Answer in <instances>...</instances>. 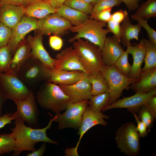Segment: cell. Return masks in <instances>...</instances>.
Returning a JSON list of instances; mask_svg holds the SVG:
<instances>
[{"label":"cell","instance_id":"f35d334b","mask_svg":"<svg viewBox=\"0 0 156 156\" xmlns=\"http://www.w3.org/2000/svg\"><path fill=\"white\" fill-rule=\"evenodd\" d=\"M11 34L12 29L0 22V47L8 44Z\"/></svg>","mask_w":156,"mask_h":156},{"label":"cell","instance_id":"c3c4849f","mask_svg":"<svg viewBox=\"0 0 156 156\" xmlns=\"http://www.w3.org/2000/svg\"><path fill=\"white\" fill-rule=\"evenodd\" d=\"M5 5L24 6V0H0V6Z\"/></svg>","mask_w":156,"mask_h":156},{"label":"cell","instance_id":"bcb514c9","mask_svg":"<svg viewBox=\"0 0 156 156\" xmlns=\"http://www.w3.org/2000/svg\"><path fill=\"white\" fill-rule=\"evenodd\" d=\"M124 3L128 10L130 11L136 10L139 6L141 0H119Z\"/></svg>","mask_w":156,"mask_h":156},{"label":"cell","instance_id":"e0dca14e","mask_svg":"<svg viewBox=\"0 0 156 156\" xmlns=\"http://www.w3.org/2000/svg\"><path fill=\"white\" fill-rule=\"evenodd\" d=\"M42 35L39 34L34 36H29L27 40L31 48L32 57L40 61L47 68L53 70L55 58L51 57L44 48Z\"/></svg>","mask_w":156,"mask_h":156},{"label":"cell","instance_id":"681fc988","mask_svg":"<svg viewBox=\"0 0 156 156\" xmlns=\"http://www.w3.org/2000/svg\"><path fill=\"white\" fill-rule=\"evenodd\" d=\"M67 0H49L48 2L54 8L56 9L64 4Z\"/></svg>","mask_w":156,"mask_h":156},{"label":"cell","instance_id":"ba28073f","mask_svg":"<svg viewBox=\"0 0 156 156\" xmlns=\"http://www.w3.org/2000/svg\"><path fill=\"white\" fill-rule=\"evenodd\" d=\"M0 88L7 100L14 102L26 99L33 92L14 73H0Z\"/></svg>","mask_w":156,"mask_h":156},{"label":"cell","instance_id":"cb8c5ba5","mask_svg":"<svg viewBox=\"0 0 156 156\" xmlns=\"http://www.w3.org/2000/svg\"><path fill=\"white\" fill-rule=\"evenodd\" d=\"M32 56L31 48L27 41H23L18 45L12 57L8 73L16 74L21 66Z\"/></svg>","mask_w":156,"mask_h":156},{"label":"cell","instance_id":"f546056e","mask_svg":"<svg viewBox=\"0 0 156 156\" xmlns=\"http://www.w3.org/2000/svg\"><path fill=\"white\" fill-rule=\"evenodd\" d=\"M109 99L108 92L92 96L88 101V106L95 112H101L105 106L109 104Z\"/></svg>","mask_w":156,"mask_h":156},{"label":"cell","instance_id":"ee69618b","mask_svg":"<svg viewBox=\"0 0 156 156\" xmlns=\"http://www.w3.org/2000/svg\"><path fill=\"white\" fill-rule=\"evenodd\" d=\"M153 116L156 118V95L150 97L144 105Z\"/></svg>","mask_w":156,"mask_h":156},{"label":"cell","instance_id":"ac0fdd59","mask_svg":"<svg viewBox=\"0 0 156 156\" xmlns=\"http://www.w3.org/2000/svg\"><path fill=\"white\" fill-rule=\"evenodd\" d=\"M120 43L114 35L106 37L101 49L102 58L105 66L114 65L125 51Z\"/></svg>","mask_w":156,"mask_h":156},{"label":"cell","instance_id":"7c38bea8","mask_svg":"<svg viewBox=\"0 0 156 156\" xmlns=\"http://www.w3.org/2000/svg\"><path fill=\"white\" fill-rule=\"evenodd\" d=\"M72 26L68 21L56 12L38 19L36 30L42 35L59 36L69 30Z\"/></svg>","mask_w":156,"mask_h":156},{"label":"cell","instance_id":"ab89813d","mask_svg":"<svg viewBox=\"0 0 156 156\" xmlns=\"http://www.w3.org/2000/svg\"><path fill=\"white\" fill-rule=\"evenodd\" d=\"M106 26L109 32L113 33V35L120 42V24L110 19L107 23Z\"/></svg>","mask_w":156,"mask_h":156},{"label":"cell","instance_id":"11a10c76","mask_svg":"<svg viewBox=\"0 0 156 156\" xmlns=\"http://www.w3.org/2000/svg\"></svg>","mask_w":156,"mask_h":156},{"label":"cell","instance_id":"30bf717a","mask_svg":"<svg viewBox=\"0 0 156 156\" xmlns=\"http://www.w3.org/2000/svg\"><path fill=\"white\" fill-rule=\"evenodd\" d=\"M14 102L17 107L16 111L13 113L15 120L25 122L31 127L39 128V111L34 93L32 92L24 100Z\"/></svg>","mask_w":156,"mask_h":156},{"label":"cell","instance_id":"5bb4252c","mask_svg":"<svg viewBox=\"0 0 156 156\" xmlns=\"http://www.w3.org/2000/svg\"><path fill=\"white\" fill-rule=\"evenodd\" d=\"M38 20L23 16L19 22L12 29L11 37L7 44L10 49L11 55L14 54L25 36L31 31L37 29Z\"/></svg>","mask_w":156,"mask_h":156},{"label":"cell","instance_id":"74e56055","mask_svg":"<svg viewBox=\"0 0 156 156\" xmlns=\"http://www.w3.org/2000/svg\"><path fill=\"white\" fill-rule=\"evenodd\" d=\"M112 8L102 10L90 15V18L107 23L111 19Z\"/></svg>","mask_w":156,"mask_h":156},{"label":"cell","instance_id":"4dcf8cb0","mask_svg":"<svg viewBox=\"0 0 156 156\" xmlns=\"http://www.w3.org/2000/svg\"><path fill=\"white\" fill-rule=\"evenodd\" d=\"M15 141L12 133L0 134V156L13 152Z\"/></svg>","mask_w":156,"mask_h":156},{"label":"cell","instance_id":"ffe728a7","mask_svg":"<svg viewBox=\"0 0 156 156\" xmlns=\"http://www.w3.org/2000/svg\"><path fill=\"white\" fill-rule=\"evenodd\" d=\"M88 75L79 70L66 71L51 70L47 81L58 85H68L74 84Z\"/></svg>","mask_w":156,"mask_h":156},{"label":"cell","instance_id":"8992f818","mask_svg":"<svg viewBox=\"0 0 156 156\" xmlns=\"http://www.w3.org/2000/svg\"><path fill=\"white\" fill-rule=\"evenodd\" d=\"M107 84L109 96V104L115 102L135 79L119 71L114 66H106L101 72Z\"/></svg>","mask_w":156,"mask_h":156},{"label":"cell","instance_id":"9a60e30c","mask_svg":"<svg viewBox=\"0 0 156 156\" xmlns=\"http://www.w3.org/2000/svg\"><path fill=\"white\" fill-rule=\"evenodd\" d=\"M54 68L59 70H79L86 73L77 52L72 47L66 48L56 55Z\"/></svg>","mask_w":156,"mask_h":156},{"label":"cell","instance_id":"8d00e7d4","mask_svg":"<svg viewBox=\"0 0 156 156\" xmlns=\"http://www.w3.org/2000/svg\"><path fill=\"white\" fill-rule=\"evenodd\" d=\"M121 3L119 0H99L94 5L92 13H96L105 9L112 8L114 6L120 5Z\"/></svg>","mask_w":156,"mask_h":156},{"label":"cell","instance_id":"603a6c76","mask_svg":"<svg viewBox=\"0 0 156 156\" xmlns=\"http://www.w3.org/2000/svg\"><path fill=\"white\" fill-rule=\"evenodd\" d=\"M24 7L25 16L38 19L56 12L49 2L41 0H31Z\"/></svg>","mask_w":156,"mask_h":156},{"label":"cell","instance_id":"e575fe53","mask_svg":"<svg viewBox=\"0 0 156 156\" xmlns=\"http://www.w3.org/2000/svg\"><path fill=\"white\" fill-rule=\"evenodd\" d=\"M131 17L132 20L137 21L146 30L148 40L156 44V31L151 27L148 23V20L138 17L134 14Z\"/></svg>","mask_w":156,"mask_h":156},{"label":"cell","instance_id":"7bdbcfd3","mask_svg":"<svg viewBox=\"0 0 156 156\" xmlns=\"http://www.w3.org/2000/svg\"><path fill=\"white\" fill-rule=\"evenodd\" d=\"M128 16V13L126 10L120 9L112 14L111 19L120 24Z\"/></svg>","mask_w":156,"mask_h":156},{"label":"cell","instance_id":"60d3db41","mask_svg":"<svg viewBox=\"0 0 156 156\" xmlns=\"http://www.w3.org/2000/svg\"><path fill=\"white\" fill-rule=\"evenodd\" d=\"M49 43L50 46L53 50L58 51L62 48L63 41L59 36L53 35L49 37Z\"/></svg>","mask_w":156,"mask_h":156},{"label":"cell","instance_id":"816d5d0a","mask_svg":"<svg viewBox=\"0 0 156 156\" xmlns=\"http://www.w3.org/2000/svg\"><path fill=\"white\" fill-rule=\"evenodd\" d=\"M86 2L92 4V5H95L99 1V0H83Z\"/></svg>","mask_w":156,"mask_h":156},{"label":"cell","instance_id":"44dd1931","mask_svg":"<svg viewBox=\"0 0 156 156\" xmlns=\"http://www.w3.org/2000/svg\"><path fill=\"white\" fill-rule=\"evenodd\" d=\"M24 15V7L12 5L0 6V22L12 29L21 21Z\"/></svg>","mask_w":156,"mask_h":156},{"label":"cell","instance_id":"836d02e7","mask_svg":"<svg viewBox=\"0 0 156 156\" xmlns=\"http://www.w3.org/2000/svg\"><path fill=\"white\" fill-rule=\"evenodd\" d=\"M129 54L127 50H125L118 59L114 65L119 71L128 76L131 68V65L128 60Z\"/></svg>","mask_w":156,"mask_h":156},{"label":"cell","instance_id":"9c48e42d","mask_svg":"<svg viewBox=\"0 0 156 156\" xmlns=\"http://www.w3.org/2000/svg\"><path fill=\"white\" fill-rule=\"evenodd\" d=\"M89 100L76 103L69 102L62 114H56L53 116L54 122L58 123L59 129L71 128L78 129L81 125L82 116L87 107Z\"/></svg>","mask_w":156,"mask_h":156},{"label":"cell","instance_id":"83f0119b","mask_svg":"<svg viewBox=\"0 0 156 156\" xmlns=\"http://www.w3.org/2000/svg\"><path fill=\"white\" fill-rule=\"evenodd\" d=\"M89 81L92 86V96L108 92L107 84L101 73L93 75H88Z\"/></svg>","mask_w":156,"mask_h":156},{"label":"cell","instance_id":"4316f807","mask_svg":"<svg viewBox=\"0 0 156 156\" xmlns=\"http://www.w3.org/2000/svg\"><path fill=\"white\" fill-rule=\"evenodd\" d=\"M145 53L144 67L142 71H144L156 68V44L144 38Z\"/></svg>","mask_w":156,"mask_h":156},{"label":"cell","instance_id":"6da1fadb","mask_svg":"<svg viewBox=\"0 0 156 156\" xmlns=\"http://www.w3.org/2000/svg\"><path fill=\"white\" fill-rule=\"evenodd\" d=\"M51 118L47 125L42 128H34L25 125V122L16 119L15 126L11 130L15 141V146L12 156H18L23 151H32L36 149L35 145L40 142L57 145L58 142L49 138L47 131L51 127L54 118L49 114Z\"/></svg>","mask_w":156,"mask_h":156},{"label":"cell","instance_id":"2e32d148","mask_svg":"<svg viewBox=\"0 0 156 156\" xmlns=\"http://www.w3.org/2000/svg\"><path fill=\"white\" fill-rule=\"evenodd\" d=\"M59 85L69 97L70 102L76 103L84 100H89L92 96V86L88 75L74 84Z\"/></svg>","mask_w":156,"mask_h":156},{"label":"cell","instance_id":"1f68e13d","mask_svg":"<svg viewBox=\"0 0 156 156\" xmlns=\"http://www.w3.org/2000/svg\"><path fill=\"white\" fill-rule=\"evenodd\" d=\"M12 56L9 46L0 47V73H8Z\"/></svg>","mask_w":156,"mask_h":156},{"label":"cell","instance_id":"d6986e66","mask_svg":"<svg viewBox=\"0 0 156 156\" xmlns=\"http://www.w3.org/2000/svg\"><path fill=\"white\" fill-rule=\"evenodd\" d=\"M126 50L129 54H131L133 58L131 70L128 77L135 79L139 76L142 71V66L145 53V48L144 38H142L139 43L134 46L131 45L127 47Z\"/></svg>","mask_w":156,"mask_h":156},{"label":"cell","instance_id":"f5cc1de1","mask_svg":"<svg viewBox=\"0 0 156 156\" xmlns=\"http://www.w3.org/2000/svg\"><path fill=\"white\" fill-rule=\"evenodd\" d=\"M31 0H24V5H26L29 2H30Z\"/></svg>","mask_w":156,"mask_h":156},{"label":"cell","instance_id":"d6a6232c","mask_svg":"<svg viewBox=\"0 0 156 156\" xmlns=\"http://www.w3.org/2000/svg\"><path fill=\"white\" fill-rule=\"evenodd\" d=\"M64 4L88 15L93 12V5L83 0H67Z\"/></svg>","mask_w":156,"mask_h":156},{"label":"cell","instance_id":"7dc6e473","mask_svg":"<svg viewBox=\"0 0 156 156\" xmlns=\"http://www.w3.org/2000/svg\"><path fill=\"white\" fill-rule=\"evenodd\" d=\"M47 149L46 144L43 142L38 149L31 151L28 153L27 156H42L43 155Z\"/></svg>","mask_w":156,"mask_h":156},{"label":"cell","instance_id":"7a4b0ae2","mask_svg":"<svg viewBox=\"0 0 156 156\" xmlns=\"http://www.w3.org/2000/svg\"><path fill=\"white\" fill-rule=\"evenodd\" d=\"M73 43V47L77 52L86 73L93 75L101 73L105 65L100 48L83 39H77Z\"/></svg>","mask_w":156,"mask_h":156},{"label":"cell","instance_id":"7402d4cb","mask_svg":"<svg viewBox=\"0 0 156 156\" xmlns=\"http://www.w3.org/2000/svg\"><path fill=\"white\" fill-rule=\"evenodd\" d=\"M129 87L135 93H147L156 90V68L142 71Z\"/></svg>","mask_w":156,"mask_h":156},{"label":"cell","instance_id":"277c9868","mask_svg":"<svg viewBox=\"0 0 156 156\" xmlns=\"http://www.w3.org/2000/svg\"><path fill=\"white\" fill-rule=\"evenodd\" d=\"M106 24L89 18L81 24L70 28L69 30L75 34L68 41L73 43L83 39L98 46L101 50L107 36L110 33L107 28H104Z\"/></svg>","mask_w":156,"mask_h":156},{"label":"cell","instance_id":"f1b7e54d","mask_svg":"<svg viewBox=\"0 0 156 156\" xmlns=\"http://www.w3.org/2000/svg\"><path fill=\"white\" fill-rule=\"evenodd\" d=\"M134 15L148 20L156 17V0H147L142 3Z\"/></svg>","mask_w":156,"mask_h":156},{"label":"cell","instance_id":"db71d44e","mask_svg":"<svg viewBox=\"0 0 156 156\" xmlns=\"http://www.w3.org/2000/svg\"><path fill=\"white\" fill-rule=\"evenodd\" d=\"M41 0L48 2L49 0Z\"/></svg>","mask_w":156,"mask_h":156},{"label":"cell","instance_id":"484cf974","mask_svg":"<svg viewBox=\"0 0 156 156\" xmlns=\"http://www.w3.org/2000/svg\"><path fill=\"white\" fill-rule=\"evenodd\" d=\"M56 12L68 21L72 26L79 25L90 18L88 15L64 4L56 9Z\"/></svg>","mask_w":156,"mask_h":156},{"label":"cell","instance_id":"d4e9b609","mask_svg":"<svg viewBox=\"0 0 156 156\" xmlns=\"http://www.w3.org/2000/svg\"><path fill=\"white\" fill-rule=\"evenodd\" d=\"M120 42L126 47L131 45V41H138L142 27L138 23L132 24L128 16L120 24Z\"/></svg>","mask_w":156,"mask_h":156},{"label":"cell","instance_id":"3957f363","mask_svg":"<svg viewBox=\"0 0 156 156\" xmlns=\"http://www.w3.org/2000/svg\"><path fill=\"white\" fill-rule=\"evenodd\" d=\"M39 105L42 108L60 113L65 110L70 99L58 85L47 82L35 95Z\"/></svg>","mask_w":156,"mask_h":156},{"label":"cell","instance_id":"4fadbf2b","mask_svg":"<svg viewBox=\"0 0 156 156\" xmlns=\"http://www.w3.org/2000/svg\"><path fill=\"white\" fill-rule=\"evenodd\" d=\"M156 94V90L147 93L136 92L132 96L117 100L114 103L107 105L102 111L116 108H125L134 114L138 112L140 108L144 105L150 97Z\"/></svg>","mask_w":156,"mask_h":156},{"label":"cell","instance_id":"d590c367","mask_svg":"<svg viewBox=\"0 0 156 156\" xmlns=\"http://www.w3.org/2000/svg\"><path fill=\"white\" fill-rule=\"evenodd\" d=\"M138 112L139 119L146 125L148 128L151 127L155 118L146 107L144 105L142 106Z\"/></svg>","mask_w":156,"mask_h":156},{"label":"cell","instance_id":"b9f144b4","mask_svg":"<svg viewBox=\"0 0 156 156\" xmlns=\"http://www.w3.org/2000/svg\"><path fill=\"white\" fill-rule=\"evenodd\" d=\"M133 115L137 123L136 127L138 134L140 137L144 138L148 134V128L146 125L139 119L137 115L135 114Z\"/></svg>","mask_w":156,"mask_h":156},{"label":"cell","instance_id":"f907efd6","mask_svg":"<svg viewBox=\"0 0 156 156\" xmlns=\"http://www.w3.org/2000/svg\"><path fill=\"white\" fill-rule=\"evenodd\" d=\"M6 100L7 99L0 88V117L2 115V107L4 103Z\"/></svg>","mask_w":156,"mask_h":156},{"label":"cell","instance_id":"f6af8a7d","mask_svg":"<svg viewBox=\"0 0 156 156\" xmlns=\"http://www.w3.org/2000/svg\"><path fill=\"white\" fill-rule=\"evenodd\" d=\"M15 118L13 113H7L0 117V129L8 124L12 123Z\"/></svg>","mask_w":156,"mask_h":156},{"label":"cell","instance_id":"52a82bcc","mask_svg":"<svg viewBox=\"0 0 156 156\" xmlns=\"http://www.w3.org/2000/svg\"><path fill=\"white\" fill-rule=\"evenodd\" d=\"M51 70L31 56L21 66L16 74L28 87H34L43 80L47 81Z\"/></svg>","mask_w":156,"mask_h":156},{"label":"cell","instance_id":"8fae6325","mask_svg":"<svg viewBox=\"0 0 156 156\" xmlns=\"http://www.w3.org/2000/svg\"><path fill=\"white\" fill-rule=\"evenodd\" d=\"M109 118L108 116L103 114L101 112H95L88 106L83 114L81 123L78 129V134L79 135V137L76 146L75 148H68V150H66V154L70 155H78V148L83 135L95 126L98 125L106 126L107 122L105 119Z\"/></svg>","mask_w":156,"mask_h":156},{"label":"cell","instance_id":"5b68a950","mask_svg":"<svg viewBox=\"0 0 156 156\" xmlns=\"http://www.w3.org/2000/svg\"><path fill=\"white\" fill-rule=\"evenodd\" d=\"M140 137L135 124L128 122L116 130L115 140L121 152L127 156H137L140 150Z\"/></svg>","mask_w":156,"mask_h":156}]
</instances>
